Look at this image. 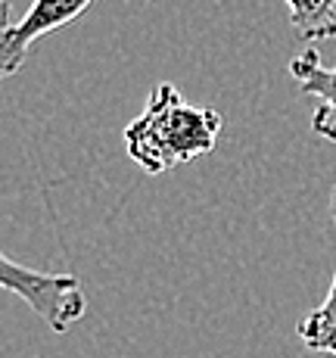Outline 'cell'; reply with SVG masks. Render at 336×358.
Masks as SVG:
<instances>
[{"label": "cell", "mask_w": 336, "mask_h": 358, "mask_svg": "<svg viewBox=\"0 0 336 358\" xmlns=\"http://www.w3.org/2000/svg\"><path fill=\"white\" fill-rule=\"evenodd\" d=\"M221 113L209 106H193L181 97L175 85L162 81L149 91L147 106L125 128V150L147 175L187 165L215 150L221 134Z\"/></svg>", "instance_id": "obj_1"}, {"label": "cell", "mask_w": 336, "mask_h": 358, "mask_svg": "<svg viewBox=\"0 0 336 358\" xmlns=\"http://www.w3.org/2000/svg\"><path fill=\"white\" fill-rule=\"evenodd\" d=\"M0 290L19 296L53 334H66L87 315L85 287L75 274L34 271L6 252H0Z\"/></svg>", "instance_id": "obj_2"}, {"label": "cell", "mask_w": 336, "mask_h": 358, "mask_svg": "<svg viewBox=\"0 0 336 358\" xmlns=\"http://www.w3.org/2000/svg\"><path fill=\"white\" fill-rule=\"evenodd\" d=\"M94 0H34L19 22L0 29V81L13 78L29 59L38 38L78 22Z\"/></svg>", "instance_id": "obj_3"}, {"label": "cell", "mask_w": 336, "mask_h": 358, "mask_svg": "<svg viewBox=\"0 0 336 358\" xmlns=\"http://www.w3.org/2000/svg\"><path fill=\"white\" fill-rule=\"evenodd\" d=\"M290 75L305 97L321 100L312 115V131L327 143H336V66L327 69L318 47H305L290 59Z\"/></svg>", "instance_id": "obj_4"}, {"label": "cell", "mask_w": 336, "mask_h": 358, "mask_svg": "<svg viewBox=\"0 0 336 358\" xmlns=\"http://www.w3.org/2000/svg\"><path fill=\"white\" fill-rule=\"evenodd\" d=\"M330 212H333V228H336V187H333V199H330ZM296 334L305 349L336 358V271H333V284H330L327 299L321 302L308 318L299 321Z\"/></svg>", "instance_id": "obj_5"}, {"label": "cell", "mask_w": 336, "mask_h": 358, "mask_svg": "<svg viewBox=\"0 0 336 358\" xmlns=\"http://www.w3.org/2000/svg\"><path fill=\"white\" fill-rule=\"evenodd\" d=\"M290 6V25L302 44L336 38V0H284Z\"/></svg>", "instance_id": "obj_6"}, {"label": "cell", "mask_w": 336, "mask_h": 358, "mask_svg": "<svg viewBox=\"0 0 336 358\" xmlns=\"http://www.w3.org/2000/svg\"><path fill=\"white\" fill-rule=\"evenodd\" d=\"M10 25V0H0V29Z\"/></svg>", "instance_id": "obj_7"}]
</instances>
